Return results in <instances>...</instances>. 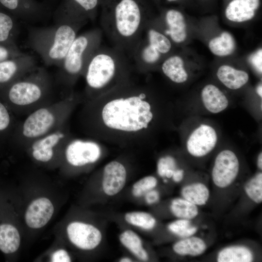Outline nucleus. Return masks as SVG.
Instances as JSON below:
<instances>
[{"label":"nucleus","mask_w":262,"mask_h":262,"mask_svg":"<svg viewBox=\"0 0 262 262\" xmlns=\"http://www.w3.org/2000/svg\"><path fill=\"white\" fill-rule=\"evenodd\" d=\"M17 123L14 114L0 98V144L11 140Z\"/></svg>","instance_id":"nucleus-28"},{"label":"nucleus","mask_w":262,"mask_h":262,"mask_svg":"<svg viewBox=\"0 0 262 262\" xmlns=\"http://www.w3.org/2000/svg\"><path fill=\"white\" fill-rule=\"evenodd\" d=\"M36 66L34 57L25 53L0 62V89L15 82Z\"/></svg>","instance_id":"nucleus-14"},{"label":"nucleus","mask_w":262,"mask_h":262,"mask_svg":"<svg viewBox=\"0 0 262 262\" xmlns=\"http://www.w3.org/2000/svg\"><path fill=\"white\" fill-rule=\"evenodd\" d=\"M54 79L37 65L8 85L0 89V98L12 113L27 115L55 99Z\"/></svg>","instance_id":"nucleus-4"},{"label":"nucleus","mask_w":262,"mask_h":262,"mask_svg":"<svg viewBox=\"0 0 262 262\" xmlns=\"http://www.w3.org/2000/svg\"><path fill=\"white\" fill-rule=\"evenodd\" d=\"M218 136L215 130L208 124H202L195 128L188 136L186 148L195 157H202L215 147Z\"/></svg>","instance_id":"nucleus-12"},{"label":"nucleus","mask_w":262,"mask_h":262,"mask_svg":"<svg viewBox=\"0 0 262 262\" xmlns=\"http://www.w3.org/2000/svg\"><path fill=\"white\" fill-rule=\"evenodd\" d=\"M209 47L214 55L225 56L230 55L233 52L235 43L230 33L224 32L219 36L213 38L210 41Z\"/></svg>","instance_id":"nucleus-29"},{"label":"nucleus","mask_w":262,"mask_h":262,"mask_svg":"<svg viewBox=\"0 0 262 262\" xmlns=\"http://www.w3.org/2000/svg\"><path fill=\"white\" fill-rule=\"evenodd\" d=\"M177 169V163L175 158L171 155H165L160 157L157 164V171L161 177H165L167 170H175Z\"/></svg>","instance_id":"nucleus-37"},{"label":"nucleus","mask_w":262,"mask_h":262,"mask_svg":"<svg viewBox=\"0 0 262 262\" xmlns=\"http://www.w3.org/2000/svg\"><path fill=\"white\" fill-rule=\"evenodd\" d=\"M103 0H101V2L103 1Z\"/></svg>","instance_id":"nucleus-46"},{"label":"nucleus","mask_w":262,"mask_h":262,"mask_svg":"<svg viewBox=\"0 0 262 262\" xmlns=\"http://www.w3.org/2000/svg\"><path fill=\"white\" fill-rule=\"evenodd\" d=\"M82 22L55 23L45 27L28 29V45L35 51L46 66L61 64L81 29Z\"/></svg>","instance_id":"nucleus-6"},{"label":"nucleus","mask_w":262,"mask_h":262,"mask_svg":"<svg viewBox=\"0 0 262 262\" xmlns=\"http://www.w3.org/2000/svg\"><path fill=\"white\" fill-rule=\"evenodd\" d=\"M184 175V171L181 169H176L172 175L173 180L176 182H179L183 178Z\"/></svg>","instance_id":"nucleus-41"},{"label":"nucleus","mask_w":262,"mask_h":262,"mask_svg":"<svg viewBox=\"0 0 262 262\" xmlns=\"http://www.w3.org/2000/svg\"><path fill=\"white\" fill-rule=\"evenodd\" d=\"M0 5L16 18L35 21L43 15L42 6L34 0H0Z\"/></svg>","instance_id":"nucleus-17"},{"label":"nucleus","mask_w":262,"mask_h":262,"mask_svg":"<svg viewBox=\"0 0 262 262\" xmlns=\"http://www.w3.org/2000/svg\"><path fill=\"white\" fill-rule=\"evenodd\" d=\"M69 123L29 144L26 147L29 154L36 162L48 164L62 157L67 140L72 136Z\"/></svg>","instance_id":"nucleus-9"},{"label":"nucleus","mask_w":262,"mask_h":262,"mask_svg":"<svg viewBox=\"0 0 262 262\" xmlns=\"http://www.w3.org/2000/svg\"><path fill=\"white\" fill-rule=\"evenodd\" d=\"M102 32L94 29L77 35L58 67L54 81L66 94L72 92L90 59L101 46Z\"/></svg>","instance_id":"nucleus-7"},{"label":"nucleus","mask_w":262,"mask_h":262,"mask_svg":"<svg viewBox=\"0 0 262 262\" xmlns=\"http://www.w3.org/2000/svg\"><path fill=\"white\" fill-rule=\"evenodd\" d=\"M219 81L227 88L231 90L238 89L248 81V73L242 70L235 69L228 65L220 66L216 73Z\"/></svg>","instance_id":"nucleus-21"},{"label":"nucleus","mask_w":262,"mask_h":262,"mask_svg":"<svg viewBox=\"0 0 262 262\" xmlns=\"http://www.w3.org/2000/svg\"><path fill=\"white\" fill-rule=\"evenodd\" d=\"M217 260L218 262H250L253 260V255L246 246H232L222 249Z\"/></svg>","instance_id":"nucleus-26"},{"label":"nucleus","mask_w":262,"mask_h":262,"mask_svg":"<svg viewBox=\"0 0 262 262\" xmlns=\"http://www.w3.org/2000/svg\"><path fill=\"white\" fill-rule=\"evenodd\" d=\"M161 69L164 76L173 82L183 83L188 79L183 60L179 56L173 55L167 58L163 62Z\"/></svg>","instance_id":"nucleus-22"},{"label":"nucleus","mask_w":262,"mask_h":262,"mask_svg":"<svg viewBox=\"0 0 262 262\" xmlns=\"http://www.w3.org/2000/svg\"><path fill=\"white\" fill-rule=\"evenodd\" d=\"M119 262H132V260L130 258L125 257H123L121 259H120Z\"/></svg>","instance_id":"nucleus-44"},{"label":"nucleus","mask_w":262,"mask_h":262,"mask_svg":"<svg viewBox=\"0 0 262 262\" xmlns=\"http://www.w3.org/2000/svg\"><path fill=\"white\" fill-rule=\"evenodd\" d=\"M20 236L17 229L8 223L0 224V250L5 254H11L18 249Z\"/></svg>","instance_id":"nucleus-23"},{"label":"nucleus","mask_w":262,"mask_h":262,"mask_svg":"<svg viewBox=\"0 0 262 262\" xmlns=\"http://www.w3.org/2000/svg\"><path fill=\"white\" fill-rule=\"evenodd\" d=\"M183 198L196 205H205L209 197V191L202 183H194L184 186L181 190Z\"/></svg>","instance_id":"nucleus-30"},{"label":"nucleus","mask_w":262,"mask_h":262,"mask_svg":"<svg viewBox=\"0 0 262 262\" xmlns=\"http://www.w3.org/2000/svg\"><path fill=\"white\" fill-rule=\"evenodd\" d=\"M206 248L204 241L196 237L185 238L176 242L173 246V251L181 256H198L203 254Z\"/></svg>","instance_id":"nucleus-25"},{"label":"nucleus","mask_w":262,"mask_h":262,"mask_svg":"<svg viewBox=\"0 0 262 262\" xmlns=\"http://www.w3.org/2000/svg\"><path fill=\"white\" fill-rule=\"evenodd\" d=\"M104 144L92 138H77L73 135L65 146L63 161L66 165L76 168L94 164L103 156L105 151Z\"/></svg>","instance_id":"nucleus-8"},{"label":"nucleus","mask_w":262,"mask_h":262,"mask_svg":"<svg viewBox=\"0 0 262 262\" xmlns=\"http://www.w3.org/2000/svg\"><path fill=\"white\" fill-rule=\"evenodd\" d=\"M260 4V0H232L226 7L225 15L231 21H248L254 17Z\"/></svg>","instance_id":"nucleus-18"},{"label":"nucleus","mask_w":262,"mask_h":262,"mask_svg":"<svg viewBox=\"0 0 262 262\" xmlns=\"http://www.w3.org/2000/svg\"><path fill=\"white\" fill-rule=\"evenodd\" d=\"M157 183V179L153 176L144 177L133 184L131 193L134 197H140L148 191L153 189Z\"/></svg>","instance_id":"nucleus-35"},{"label":"nucleus","mask_w":262,"mask_h":262,"mask_svg":"<svg viewBox=\"0 0 262 262\" xmlns=\"http://www.w3.org/2000/svg\"><path fill=\"white\" fill-rule=\"evenodd\" d=\"M168 229L173 234L184 238L193 235L197 231V228L192 226L189 219L181 218L170 223Z\"/></svg>","instance_id":"nucleus-34"},{"label":"nucleus","mask_w":262,"mask_h":262,"mask_svg":"<svg viewBox=\"0 0 262 262\" xmlns=\"http://www.w3.org/2000/svg\"><path fill=\"white\" fill-rule=\"evenodd\" d=\"M70 241L77 247L84 250L96 248L102 240L100 231L94 226L82 222L70 223L66 228Z\"/></svg>","instance_id":"nucleus-13"},{"label":"nucleus","mask_w":262,"mask_h":262,"mask_svg":"<svg viewBox=\"0 0 262 262\" xmlns=\"http://www.w3.org/2000/svg\"><path fill=\"white\" fill-rule=\"evenodd\" d=\"M247 196L254 202L260 203L262 201V173H258L250 179L244 186Z\"/></svg>","instance_id":"nucleus-33"},{"label":"nucleus","mask_w":262,"mask_h":262,"mask_svg":"<svg viewBox=\"0 0 262 262\" xmlns=\"http://www.w3.org/2000/svg\"><path fill=\"white\" fill-rule=\"evenodd\" d=\"M167 29L164 33L169 36L176 43L183 42L187 36L186 26L184 17L179 11L173 9L168 10L164 15Z\"/></svg>","instance_id":"nucleus-19"},{"label":"nucleus","mask_w":262,"mask_h":262,"mask_svg":"<svg viewBox=\"0 0 262 262\" xmlns=\"http://www.w3.org/2000/svg\"><path fill=\"white\" fill-rule=\"evenodd\" d=\"M82 100V94L73 91L56 101L37 109L17 123L10 140L25 149L33 141L68 123Z\"/></svg>","instance_id":"nucleus-5"},{"label":"nucleus","mask_w":262,"mask_h":262,"mask_svg":"<svg viewBox=\"0 0 262 262\" xmlns=\"http://www.w3.org/2000/svg\"><path fill=\"white\" fill-rule=\"evenodd\" d=\"M71 260L68 252L63 249L55 251L51 257V261L53 262H69Z\"/></svg>","instance_id":"nucleus-38"},{"label":"nucleus","mask_w":262,"mask_h":262,"mask_svg":"<svg viewBox=\"0 0 262 262\" xmlns=\"http://www.w3.org/2000/svg\"><path fill=\"white\" fill-rule=\"evenodd\" d=\"M120 243L140 260L146 261L149 256L143 247L140 237L135 232L128 229L119 235Z\"/></svg>","instance_id":"nucleus-24"},{"label":"nucleus","mask_w":262,"mask_h":262,"mask_svg":"<svg viewBox=\"0 0 262 262\" xmlns=\"http://www.w3.org/2000/svg\"><path fill=\"white\" fill-rule=\"evenodd\" d=\"M54 207L47 197H39L29 204L25 214V221L30 228L38 229L45 226L50 220Z\"/></svg>","instance_id":"nucleus-16"},{"label":"nucleus","mask_w":262,"mask_h":262,"mask_svg":"<svg viewBox=\"0 0 262 262\" xmlns=\"http://www.w3.org/2000/svg\"><path fill=\"white\" fill-rule=\"evenodd\" d=\"M256 93L257 94L262 98V84H260L256 88Z\"/></svg>","instance_id":"nucleus-43"},{"label":"nucleus","mask_w":262,"mask_h":262,"mask_svg":"<svg viewBox=\"0 0 262 262\" xmlns=\"http://www.w3.org/2000/svg\"><path fill=\"white\" fill-rule=\"evenodd\" d=\"M145 200L147 203L151 205L158 201L160 196L159 192L152 189L147 192L145 195Z\"/></svg>","instance_id":"nucleus-40"},{"label":"nucleus","mask_w":262,"mask_h":262,"mask_svg":"<svg viewBox=\"0 0 262 262\" xmlns=\"http://www.w3.org/2000/svg\"><path fill=\"white\" fill-rule=\"evenodd\" d=\"M16 18L0 10V43H16L18 29Z\"/></svg>","instance_id":"nucleus-27"},{"label":"nucleus","mask_w":262,"mask_h":262,"mask_svg":"<svg viewBox=\"0 0 262 262\" xmlns=\"http://www.w3.org/2000/svg\"><path fill=\"white\" fill-rule=\"evenodd\" d=\"M101 30L112 47L130 59L149 21L145 0H104L100 5Z\"/></svg>","instance_id":"nucleus-2"},{"label":"nucleus","mask_w":262,"mask_h":262,"mask_svg":"<svg viewBox=\"0 0 262 262\" xmlns=\"http://www.w3.org/2000/svg\"><path fill=\"white\" fill-rule=\"evenodd\" d=\"M249 61L257 70L262 73V49H260L252 54L249 57Z\"/></svg>","instance_id":"nucleus-39"},{"label":"nucleus","mask_w":262,"mask_h":262,"mask_svg":"<svg viewBox=\"0 0 262 262\" xmlns=\"http://www.w3.org/2000/svg\"><path fill=\"white\" fill-rule=\"evenodd\" d=\"M257 165L259 169H262V153L261 152L258 157Z\"/></svg>","instance_id":"nucleus-42"},{"label":"nucleus","mask_w":262,"mask_h":262,"mask_svg":"<svg viewBox=\"0 0 262 262\" xmlns=\"http://www.w3.org/2000/svg\"><path fill=\"white\" fill-rule=\"evenodd\" d=\"M127 176V168L123 162L117 160L109 162L102 171L103 191L109 196L117 195L124 187Z\"/></svg>","instance_id":"nucleus-15"},{"label":"nucleus","mask_w":262,"mask_h":262,"mask_svg":"<svg viewBox=\"0 0 262 262\" xmlns=\"http://www.w3.org/2000/svg\"><path fill=\"white\" fill-rule=\"evenodd\" d=\"M239 162L234 152L229 149L220 151L216 156L212 171L214 184L224 188L235 180L239 171Z\"/></svg>","instance_id":"nucleus-11"},{"label":"nucleus","mask_w":262,"mask_h":262,"mask_svg":"<svg viewBox=\"0 0 262 262\" xmlns=\"http://www.w3.org/2000/svg\"><path fill=\"white\" fill-rule=\"evenodd\" d=\"M167 0V1H169V2H174V1H176L178 0Z\"/></svg>","instance_id":"nucleus-45"},{"label":"nucleus","mask_w":262,"mask_h":262,"mask_svg":"<svg viewBox=\"0 0 262 262\" xmlns=\"http://www.w3.org/2000/svg\"><path fill=\"white\" fill-rule=\"evenodd\" d=\"M101 0H63L54 14L55 23H87L96 17Z\"/></svg>","instance_id":"nucleus-10"},{"label":"nucleus","mask_w":262,"mask_h":262,"mask_svg":"<svg viewBox=\"0 0 262 262\" xmlns=\"http://www.w3.org/2000/svg\"><path fill=\"white\" fill-rule=\"evenodd\" d=\"M124 218L129 224L145 230L152 229L156 223L151 214L142 211L128 212L125 214Z\"/></svg>","instance_id":"nucleus-32"},{"label":"nucleus","mask_w":262,"mask_h":262,"mask_svg":"<svg viewBox=\"0 0 262 262\" xmlns=\"http://www.w3.org/2000/svg\"><path fill=\"white\" fill-rule=\"evenodd\" d=\"M16 43H0V62L23 54Z\"/></svg>","instance_id":"nucleus-36"},{"label":"nucleus","mask_w":262,"mask_h":262,"mask_svg":"<svg viewBox=\"0 0 262 262\" xmlns=\"http://www.w3.org/2000/svg\"><path fill=\"white\" fill-rule=\"evenodd\" d=\"M202 103L206 109L212 114L225 110L229 105L226 96L218 87L212 84L205 85L201 92Z\"/></svg>","instance_id":"nucleus-20"},{"label":"nucleus","mask_w":262,"mask_h":262,"mask_svg":"<svg viewBox=\"0 0 262 262\" xmlns=\"http://www.w3.org/2000/svg\"><path fill=\"white\" fill-rule=\"evenodd\" d=\"M170 209L175 216L181 219H193L198 213L196 205L184 198H176L173 199Z\"/></svg>","instance_id":"nucleus-31"},{"label":"nucleus","mask_w":262,"mask_h":262,"mask_svg":"<svg viewBox=\"0 0 262 262\" xmlns=\"http://www.w3.org/2000/svg\"><path fill=\"white\" fill-rule=\"evenodd\" d=\"M134 71L129 57L113 47H102L89 61L82 77L83 100L97 98L132 80Z\"/></svg>","instance_id":"nucleus-3"},{"label":"nucleus","mask_w":262,"mask_h":262,"mask_svg":"<svg viewBox=\"0 0 262 262\" xmlns=\"http://www.w3.org/2000/svg\"><path fill=\"white\" fill-rule=\"evenodd\" d=\"M148 84L134 78L97 98L80 103L78 121L86 137L122 147L149 143L157 107Z\"/></svg>","instance_id":"nucleus-1"}]
</instances>
